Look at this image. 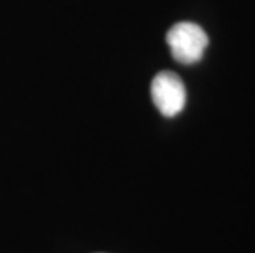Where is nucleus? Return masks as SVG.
Here are the masks:
<instances>
[{"mask_svg": "<svg viewBox=\"0 0 255 253\" xmlns=\"http://www.w3.org/2000/svg\"><path fill=\"white\" fill-rule=\"evenodd\" d=\"M166 43L171 50V56L178 63L194 64L203 58L209 45V38L199 25L180 21L168 30Z\"/></svg>", "mask_w": 255, "mask_h": 253, "instance_id": "1", "label": "nucleus"}, {"mask_svg": "<svg viewBox=\"0 0 255 253\" xmlns=\"http://www.w3.org/2000/svg\"><path fill=\"white\" fill-rule=\"evenodd\" d=\"M151 99L161 115L175 117L184 109L186 89L180 76L171 71L158 73L151 81Z\"/></svg>", "mask_w": 255, "mask_h": 253, "instance_id": "2", "label": "nucleus"}]
</instances>
